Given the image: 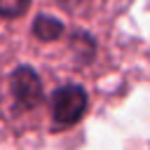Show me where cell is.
<instances>
[{
	"instance_id": "cell-4",
	"label": "cell",
	"mask_w": 150,
	"mask_h": 150,
	"mask_svg": "<svg viewBox=\"0 0 150 150\" xmlns=\"http://www.w3.org/2000/svg\"><path fill=\"white\" fill-rule=\"evenodd\" d=\"M28 7H30V0H0V16L16 19V16L26 14Z\"/></svg>"
},
{
	"instance_id": "cell-2",
	"label": "cell",
	"mask_w": 150,
	"mask_h": 150,
	"mask_svg": "<svg viewBox=\"0 0 150 150\" xmlns=\"http://www.w3.org/2000/svg\"><path fill=\"white\" fill-rule=\"evenodd\" d=\"M9 84H12V94H14L16 105L30 110L42 101V82L30 66H19L12 73Z\"/></svg>"
},
{
	"instance_id": "cell-1",
	"label": "cell",
	"mask_w": 150,
	"mask_h": 150,
	"mask_svg": "<svg viewBox=\"0 0 150 150\" xmlns=\"http://www.w3.org/2000/svg\"><path fill=\"white\" fill-rule=\"evenodd\" d=\"M87 110V94L77 84H63L52 96V117L59 127L75 124Z\"/></svg>"
},
{
	"instance_id": "cell-3",
	"label": "cell",
	"mask_w": 150,
	"mask_h": 150,
	"mask_svg": "<svg viewBox=\"0 0 150 150\" xmlns=\"http://www.w3.org/2000/svg\"><path fill=\"white\" fill-rule=\"evenodd\" d=\"M33 35L42 42H52L63 35V21L56 16H49V14H40L33 21Z\"/></svg>"
}]
</instances>
